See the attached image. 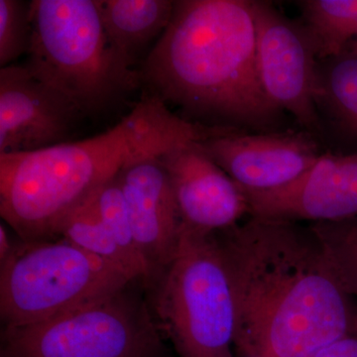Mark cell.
Masks as SVG:
<instances>
[{
	"label": "cell",
	"mask_w": 357,
	"mask_h": 357,
	"mask_svg": "<svg viewBox=\"0 0 357 357\" xmlns=\"http://www.w3.org/2000/svg\"><path fill=\"white\" fill-rule=\"evenodd\" d=\"M215 232L241 357H314L357 330V300L310 225L248 215Z\"/></svg>",
	"instance_id": "obj_1"
},
{
	"label": "cell",
	"mask_w": 357,
	"mask_h": 357,
	"mask_svg": "<svg viewBox=\"0 0 357 357\" xmlns=\"http://www.w3.org/2000/svg\"><path fill=\"white\" fill-rule=\"evenodd\" d=\"M225 130L181 119L143 96L116 126L88 139L0 155V213L25 243L59 238L68 218L121 169Z\"/></svg>",
	"instance_id": "obj_2"
},
{
	"label": "cell",
	"mask_w": 357,
	"mask_h": 357,
	"mask_svg": "<svg viewBox=\"0 0 357 357\" xmlns=\"http://www.w3.org/2000/svg\"><path fill=\"white\" fill-rule=\"evenodd\" d=\"M147 95L194 116L255 129L283 112L265 95L251 0H180L139 70Z\"/></svg>",
	"instance_id": "obj_3"
},
{
	"label": "cell",
	"mask_w": 357,
	"mask_h": 357,
	"mask_svg": "<svg viewBox=\"0 0 357 357\" xmlns=\"http://www.w3.org/2000/svg\"><path fill=\"white\" fill-rule=\"evenodd\" d=\"M31 21L23 66L83 115L102 112L140 86L139 70L107 39L98 0H32Z\"/></svg>",
	"instance_id": "obj_4"
},
{
	"label": "cell",
	"mask_w": 357,
	"mask_h": 357,
	"mask_svg": "<svg viewBox=\"0 0 357 357\" xmlns=\"http://www.w3.org/2000/svg\"><path fill=\"white\" fill-rule=\"evenodd\" d=\"M160 332L180 357H234L236 304L215 232L182 225L172 259L151 284Z\"/></svg>",
	"instance_id": "obj_5"
},
{
	"label": "cell",
	"mask_w": 357,
	"mask_h": 357,
	"mask_svg": "<svg viewBox=\"0 0 357 357\" xmlns=\"http://www.w3.org/2000/svg\"><path fill=\"white\" fill-rule=\"evenodd\" d=\"M0 266L4 328L55 318L114 295L134 282L121 268L61 237L22 241Z\"/></svg>",
	"instance_id": "obj_6"
},
{
	"label": "cell",
	"mask_w": 357,
	"mask_h": 357,
	"mask_svg": "<svg viewBox=\"0 0 357 357\" xmlns=\"http://www.w3.org/2000/svg\"><path fill=\"white\" fill-rule=\"evenodd\" d=\"M130 285L41 323L4 328L0 357H161L158 326Z\"/></svg>",
	"instance_id": "obj_7"
},
{
	"label": "cell",
	"mask_w": 357,
	"mask_h": 357,
	"mask_svg": "<svg viewBox=\"0 0 357 357\" xmlns=\"http://www.w3.org/2000/svg\"><path fill=\"white\" fill-rule=\"evenodd\" d=\"M256 33V63L265 95L295 117L309 133L321 131L316 103L317 58L301 21L290 20L268 1L251 0Z\"/></svg>",
	"instance_id": "obj_8"
},
{
	"label": "cell",
	"mask_w": 357,
	"mask_h": 357,
	"mask_svg": "<svg viewBox=\"0 0 357 357\" xmlns=\"http://www.w3.org/2000/svg\"><path fill=\"white\" fill-rule=\"evenodd\" d=\"M201 146L244 192L283 187L321 156L314 134L307 131L256 134L232 128Z\"/></svg>",
	"instance_id": "obj_9"
},
{
	"label": "cell",
	"mask_w": 357,
	"mask_h": 357,
	"mask_svg": "<svg viewBox=\"0 0 357 357\" xmlns=\"http://www.w3.org/2000/svg\"><path fill=\"white\" fill-rule=\"evenodd\" d=\"M83 114L24 66L0 70V155L36 151L68 142Z\"/></svg>",
	"instance_id": "obj_10"
},
{
	"label": "cell",
	"mask_w": 357,
	"mask_h": 357,
	"mask_svg": "<svg viewBox=\"0 0 357 357\" xmlns=\"http://www.w3.org/2000/svg\"><path fill=\"white\" fill-rule=\"evenodd\" d=\"M243 192L252 217L311 223L357 218V154H321L283 187Z\"/></svg>",
	"instance_id": "obj_11"
},
{
	"label": "cell",
	"mask_w": 357,
	"mask_h": 357,
	"mask_svg": "<svg viewBox=\"0 0 357 357\" xmlns=\"http://www.w3.org/2000/svg\"><path fill=\"white\" fill-rule=\"evenodd\" d=\"M160 160L185 227L218 232L249 215L243 190L204 152L201 142L174 148Z\"/></svg>",
	"instance_id": "obj_12"
},
{
	"label": "cell",
	"mask_w": 357,
	"mask_h": 357,
	"mask_svg": "<svg viewBox=\"0 0 357 357\" xmlns=\"http://www.w3.org/2000/svg\"><path fill=\"white\" fill-rule=\"evenodd\" d=\"M161 156L136 160L117 174L134 237L148 269V285L172 259L182 220Z\"/></svg>",
	"instance_id": "obj_13"
},
{
	"label": "cell",
	"mask_w": 357,
	"mask_h": 357,
	"mask_svg": "<svg viewBox=\"0 0 357 357\" xmlns=\"http://www.w3.org/2000/svg\"><path fill=\"white\" fill-rule=\"evenodd\" d=\"M98 4L110 45L132 67L165 31L175 7L170 0H105Z\"/></svg>",
	"instance_id": "obj_14"
},
{
	"label": "cell",
	"mask_w": 357,
	"mask_h": 357,
	"mask_svg": "<svg viewBox=\"0 0 357 357\" xmlns=\"http://www.w3.org/2000/svg\"><path fill=\"white\" fill-rule=\"evenodd\" d=\"M316 103L342 133L357 140V55L318 61Z\"/></svg>",
	"instance_id": "obj_15"
},
{
	"label": "cell",
	"mask_w": 357,
	"mask_h": 357,
	"mask_svg": "<svg viewBox=\"0 0 357 357\" xmlns=\"http://www.w3.org/2000/svg\"><path fill=\"white\" fill-rule=\"evenodd\" d=\"M299 6L318 61L347 52L356 36L357 0H304Z\"/></svg>",
	"instance_id": "obj_16"
},
{
	"label": "cell",
	"mask_w": 357,
	"mask_h": 357,
	"mask_svg": "<svg viewBox=\"0 0 357 357\" xmlns=\"http://www.w3.org/2000/svg\"><path fill=\"white\" fill-rule=\"evenodd\" d=\"M60 237L86 252L121 268L133 281L143 280L139 270L121 250L96 215L91 199L66 220L59 234V238Z\"/></svg>",
	"instance_id": "obj_17"
},
{
	"label": "cell",
	"mask_w": 357,
	"mask_h": 357,
	"mask_svg": "<svg viewBox=\"0 0 357 357\" xmlns=\"http://www.w3.org/2000/svg\"><path fill=\"white\" fill-rule=\"evenodd\" d=\"M89 199L96 215L119 248L139 270L143 281L147 282L149 276L147 266L134 237L128 206L117 175L100 187Z\"/></svg>",
	"instance_id": "obj_18"
},
{
	"label": "cell",
	"mask_w": 357,
	"mask_h": 357,
	"mask_svg": "<svg viewBox=\"0 0 357 357\" xmlns=\"http://www.w3.org/2000/svg\"><path fill=\"white\" fill-rule=\"evenodd\" d=\"M310 225L325 245L344 287L357 300V218Z\"/></svg>",
	"instance_id": "obj_19"
},
{
	"label": "cell",
	"mask_w": 357,
	"mask_h": 357,
	"mask_svg": "<svg viewBox=\"0 0 357 357\" xmlns=\"http://www.w3.org/2000/svg\"><path fill=\"white\" fill-rule=\"evenodd\" d=\"M31 1L0 0V66H10L29 51Z\"/></svg>",
	"instance_id": "obj_20"
},
{
	"label": "cell",
	"mask_w": 357,
	"mask_h": 357,
	"mask_svg": "<svg viewBox=\"0 0 357 357\" xmlns=\"http://www.w3.org/2000/svg\"><path fill=\"white\" fill-rule=\"evenodd\" d=\"M314 357H357V330L328 345Z\"/></svg>",
	"instance_id": "obj_21"
},
{
	"label": "cell",
	"mask_w": 357,
	"mask_h": 357,
	"mask_svg": "<svg viewBox=\"0 0 357 357\" xmlns=\"http://www.w3.org/2000/svg\"><path fill=\"white\" fill-rule=\"evenodd\" d=\"M13 248L14 246L11 244L6 227L1 225L0 227V265L3 264L8 259Z\"/></svg>",
	"instance_id": "obj_22"
},
{
	"label": "cell",
	"mask_w": 357,
	"mask_h": 357,
	"mask_svg": "<svg viewBox=\"0 0 357 357\" xmlns=\"http://www.w3.org/2000/svg\"><path fill=\"white\" fill-rule=\"evenodd\" d=\"M345 53L356 54L357 55V27L356 36H354V40H352L351 45H349V48H347V50L345 52Z\"/></svg>",
	"instance_id": "obj_23"
},
{
	"label": "cell",
	"mask_w": 357,
	"mask_h": 357,
	"mask_svg": "<svg viewBox=\"0 0 357 357\" xmlns=\"http://www.w3.org/2000/svg\"><path fill=\"white\" fill-rule=\"evenodd\" d=\"M234 357H241V356H234Z\"/></svg>",
	"instance_id": "obj_24"
}]
</instances>
